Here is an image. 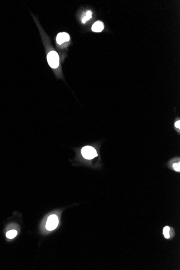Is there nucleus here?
<instances>
[{
    "mask_svg": "<svg viewBox=\"0 0 180 270\" xmlns=\"http://www.w3.org/2000/svg\"><path fill=\"white\" fill-rule=\"evenodd\" d=\"M47 60L50 66L53 68H57L60 65V57L57 53L52 51L48 54Z\"/></svg>",
    "mask_w": 180,
    "mask_h": 270,
    "instance_id": "nucleus-1",
    "label": "nucleus"
},
{
    "mask_svg": "<svg viewBox=\"0 0 180 270\" xmlns=\"http://www.w3.org/2000/svg\"><path fill=\"white\" fill-rule=\"evenodd\" d=\"M82 154L85 158L87 160H91L98 156L95 148L89 146L82 148Z\"/></svg>",
    "mask_w": 180,
    "mask_h": 270,
    "instance_id": "nucleus-2",
    "label": "nucleus"
},
{
    "mask_svg": "<svg viewBox=\"0 0 180 270\" xmlns=\"http://www.w3.org/2000/svg\"><path fill=\"white\" fill-rule=\"evenodd\" d=\"M59 223L58 218L56 215L50 216L48 218L46 223V229L49 231H52L55 230Z\"/></svg>",
    "mask_w": 180,
    "mask_h": 270,
    "instance_id": "nucleus-3",
    "label": "nucleus"
},
{
    "mask_svg": "<svg viewBox=\"0 0 180 270\" xmlns=\"http://www.w3.org/2000/svg\"><path fill=\"white\" fill-rule=\"evenodd\" d=\"M70 40V36L68 33H60L57 35L56 41L59 45L62 44L65 42H68Z\"/></svg>",
    "mask_w": 180,
    "mask_h": 270,
    "instance_id": "nucleus-4",
    "label": "nucleus"
},
{
    "mask_svg": "<svg viewBox=\"0 0 180 270\" xmlns=\"http://www.w3.org/2000/svg\"><path fill=\"white\" fill-rule=\"evenodd\" d=\"M104 25L101 21H97L93 24L92 27V30L93 32L100 33L104 30Z\"/></svg>",
    "mask_w": 180,
    "mask_h": 270,
    "instance_id": "nucleus-5",
    "label": "nucleus"
},
{
    "mask_svg": "<svg viewBox=\"0 0 180 270\" xmlns=\"http://www.w3.org/2000/svg\"><path fill=\"white\" fill-rule=\"evenodd\" d=\"M17 235V232L16 230H12L9 231L7 232L6 237L9 239H13Z\"/></svg>",
    "mask_w": 180,
    "mask_h": 270,
    "instance_id": "nucleus-6",
    "label": "nucleus"
},
{
    "mask_svg": "<svg viewBox=\"0 0 180 270\" xmlns=\"http://www.w3.org/2000/svg\"><path fill=\"white\" fill-rule=\"evenodd\" d=\"M91 17H92V12L91 11H87L86 14L85 15V16L83 18L82 22L83 23H85L88 20H89L90 19H91Z\"/></svg>",
    "mask_w": 180,
    "mask_h": 270,
    "instance_id": "nucleus-7",
    "label": "nucleus"
},
{
    "mask_svg": "<svg viewBox=\"0 0 180 270\" xmlns=\"http://www.w3.org/2000/svg\"><path fill=\"white\" fill-rule=\"evenodd\" d=\"M170 228L169 227H168V226H167V227H165L164 228V237L167 238V239H168L170 238V234H169V232H170Z\"/></svg>",
    "mask_w": 180,
    "mask_h": 270,
    "instance_id": "nucleus-8",
    "label": "nucleus"
},
{
    "mask_svg": "<svg viewBox=\"0 0 180 270\" xmlns=\"http://www.w3.org/2000/svg\"><path fill=\"white\" fill-rule=\"evenodd\" d=\"M173 167L175 171L180 172V162H179L178 163H175L173 164Z\"/></svg>",
    "mask_w": 180,
    "mask_h": 270,
    "instance_id": "nucleus-9",
    "label": "nucleus"
},
{
    "mask_svg": "<svg viewBox=\"0 0 180 270\" xmlns=\"http://www.w3.org/2000/svg\"><path fill=\"white\" fill-rule=\"evenodd\" d=\"M175 126L176 128H178L179 129H180V120L177 121L176 123H175Z\"/></svg>",
    "mask_w": 180,
    "mask_h": 270,
    "instance_id": "nucleus-10",
    "label": "nucleus"
}]
</instances>
